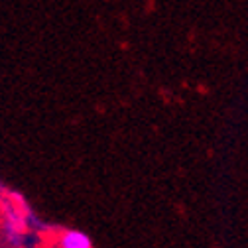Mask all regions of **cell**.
I'll return each instance as SVG.
<instances>
[{"label":"cell","instance_id":"6da1fadb","mask_svg":"<svg viewBox=\"0 0 248 248\" xmlns=\"http://www.w3.org/2000/svg\"><path fill=\"white\" fill-rule=\"evenodd\" d=\"M30 213L32 211L28 207V201L16 191H10V193H6V197L0 199L2 231H4V238L10 244V248L26 246V234L30 231V227H28Z\"/></svg>","mask_w":248,"mask_h":248},{"label":"cell","instance_id":"7a4b0ae2","mask_svg":"<svg viewBox=\"0 0 248 248\" xmlns=\"http://www.w3.org/2000/svg\"><path fill=\"white\" fill-rule=\"evenodd\" d=\"M55 248H93V240L87 232L77 229H61L53 242Z\"/></svg>","mask_w":248,"mask_h":248}]
</instances>
